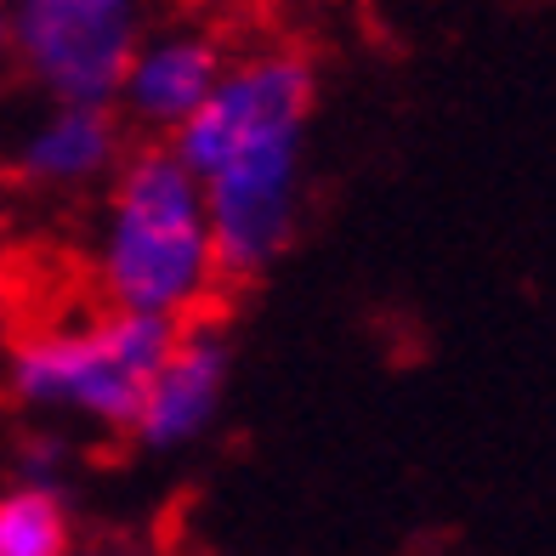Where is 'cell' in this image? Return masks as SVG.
I'll use <instances>...</instances> for the list:
<instances>
[{
  "mask_svg": "<svg viewBox=\"0 0 556 556\" xmlns=\"http://www.w3.org/2000/svg\"><path fill=\"white\" fill-rule=\"evenodd\" d=\"M313 109V58L301 46H256L227 58L211 97L165 137L170 154L205 188L227 285L267 273L295 239Z\"/></svg>",
  "mask_w": 556,
  "mask_h": 556,
  "instance_id": "6da1fadb",
  "label": "cell"
},
{
  "mask_svg": "<svg viewBox=\"0 0 556 556\" xmlns=\"http://www.w3.org/2000/svg\"><path fill=\"white\" fill-rule=\"evenodd\" d=\"M97 193L103 205H97L86 250V278L97 301L165 324L211 313L227 273L216 256L205 188L170 154V142H131Z\"/></svg>",
  "mask_w": 556,
  "mask_h": 556,
  "instance_id": "7a4b0ae2",
  "label": "cell"
},
{
  "mask_svg": "<svg viewBox=\"0 0 556 556\" xmlns=\"http://www.w3.org/2000/svg\"><path fill=\"white\" fill-rule=\"evenodd\" d=\"M176 324L97 301L86 313L40 318L7 346V397L23 415L68 432L131 438L148 375Z\"/></svg>",
  "mask_w": 556,
  "mask_h": 556,
  "instance_id": "3957f363",
  "label": "cell"
},
{
  "mask_svg": "<svg viewBox=\"0 0 556 556\" xmlns=\"http://www.w3.org/2000/svg\"><path fill=\"white\" fill-rule=\"evenodd\" d=\"M17 74L40 97L114 103L137 35L148 29L142 0H7Z\"/></svg>",
  "mask_w": 556,
  "mask_h": 556,
  "instance_id": "277c9868",
  "label": "cell"
},
{
  "mask_svg": "<svg viewBox=\"0 0 556 556\" xmlns=\"http://www.w3.org/2000/svg\"><path fill=\"white\" fill-rule=\"evenodd\" d=\"M227 387H233V341H227V330L211 313L176 324L154 375H148L142 409L131 420V443L148 454L193 448L216 426Z\"/></svg>",
  "mask_w": 556,
  "mask_h": 556,
  "instance_id": "5b68a950",
  "label": "cell"
},
{
  "mask_svg": "<svg viewBox=\"0 0 556 556\" xmlns=\"http://www.w3.org/2000/svg\"><path fill=\"white\" fill-rule=\"evenodd\" d=\"M227 40L205 23H160L142 29L125 74L114 86V114L125 119L131 137H170L199 103L211 97V86L227 68Z\"/></svg>",
  "mask_w": 556,
  "mask_h": 556,
  "instance_id": "8992f818",
  "label": "cell"
},
{
  "mask_svg": "<svg viewBox=\"0 0 556 556\" xmlns=\"http://www.w3.org/2000/svg\"><path fill=\"white\" fill-rule=\"evenodd\" d=\"M131 148L114 103H63L46 97L40 114L12 142V176L35 193H97Z\"/></svg>",
  "mask_w": 556,
  "mask_h": 556,
  "instance_id": "52a82bcc",
  "label": "cell"
},
{
  "mask_svg": "<svg viewBox=\"0 0 556 556\" xmlns=\"http://www.w3.org/2000/svg\"><path fill=\"white\" fill-rule=\"evenodd\" d=\"M74 545V505L58 466H23L0 489V556H63Z\"/></svg>",
  "mask_w": 556,
  "mask_h": 556,
  "instance_id": "ba28073f",
  "label": "cell"
},
{
  "mask_svg": "<svg viewBox=\"0 0 556 556\" xmlns=\"http://www.w3.org/2000/svg\"><path fill=\"white\" fill-rule=\"evenodd\" d=\"M7 74H17V52H12V12L0 0V86H7Z\"/></svg>",
  "mask_w": 556,
  "mask_h": 556,
  "instance_id": "9c48e42d",
  "label": "cell"
},
{
  "mask_svg": "<svg viewBox=\"0 0 556 556\" xmlns=\"http://www.w3.org/2000/svg\"><path fill=\"white\" fill-rule=\"evenodd\" d=\"M0 318H7V267H0Z\"/></svg>",
  "mask_w": 556,
  "mask_h": 556,
  "instance_id": "30bf717a",
  "label": "cell"
}]
</instances>
